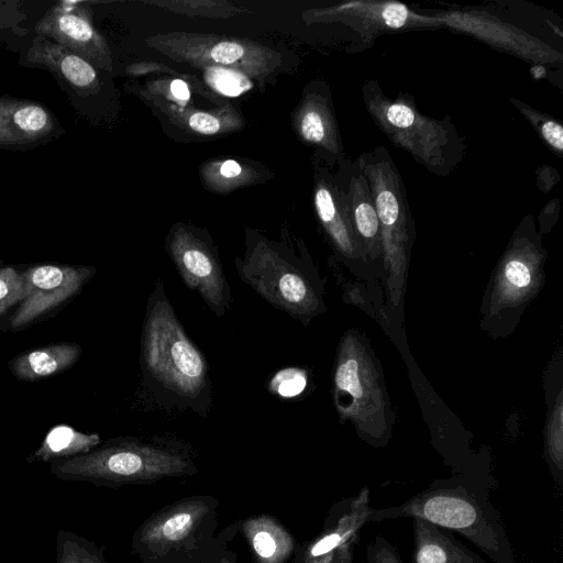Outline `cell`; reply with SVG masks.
<instances>
[{"instance_id":"cell-1","label":"cell","mask_w":563,"mask_h":563,"mask_svg":"<svg viewBox=\"0 0 563 563\" xmlns=\"http://www.w3.org/2000/svg\"><path fill=\"white\" fill-rule=\"evenodd\" d=\"M140 363L144 401L162 410L208 416L212 400L208 361L186 333L161 278L146 303Z\"/></svg>"},{"instance_id":"cell-2","label":"cell","mask_w":563,"mask_h":563,"mask_svg":"<svg viewBox=\"0 0 563 563\" xmlns=\"http://www.w3.org/2000/svg\"><path fill=\"white\" fill-rule=\"evenodd\" d=\"M490 490L484 482L457 474L434 481L400 505L372 508L368 521L419 518L460 533L494 563H516L500 512L489 499Z\"/></svg>"},{"instance_id":"cell-3","label":"cell","mask_w":563,"mask_h":563,"mask_svg":"<svg viewBox=\"0 0 563 563\" xmlns=\"http://www.w3.org/2000/svg\"><path fill=\"white\" fill-rule=\"evenodd\" d=\"M366 107L377 125L397 146L437 174H446L461 157V142L449 123L427 118L404 97L386 98L374 82L363 87Z\"/></svg>"},{"instance_id":"cell-4","label":"cell","mask_w":563,"mask_h":563,"mask_svg":"<svg viewBox=\"0 0 563 563\" xmlns=\"http://www.w3.org/2000/svg\"><path fill=\"white\" fill-rule=\"evenodd\" d=\"M236 271L240 279L268 303L305 325L322 310V285L306 258L261 246L236 261Z\"/></svg>"},{"instance_id":"cell-5","label":"cell","mask_w":563,"mask_h":563,"mask_svg":"<svg viewBox=\"0 0 563 563\" xmlns=\"http://www.w3.org/2000/svg\"><path fill=\"white\" fill-rule=\"evenodd\" d=\"M80 461L84 468L96 474L141 484L197 472L187 449L163 439H120Z\"/></svg>"},{"instance_id":"cell-6","label":"cell","mask_w":563,"mask_h":563,"mask_svg":"<svg viewBox=\"0 0 563 563\" xmlns=\"http://www.w3.org/2000/svg\"><path fill=\"white\" fill-rule=\"evenodd\" d=\"M91 267L37 265L22 273L24 298L11 318L20 328L73 297L92 275Z\"/></svg>"},{"instance_id":"cell-7","label":"cell","mask_w":563,"mask_h":563,"mask_svg":"<svg viewBox=\"0 0 563 563\" xmlns=\"http://www.w3.org/2000/svg\"><path fill=\"white\" fill-rule=\"evenodd\" d=\"M172 257L187 288L197 291L209 309L223 317L232 296L220 262L205 245L180 236L170 246Z\"/></svg>"},{"instance_id":"cell-8","label":"cell","mask_w":563,"mask_h":563,"mask_svg":"<svg viewBox=\"0 0 563 563\" xmlns=\"http://www.w3.org/2000/svg\"><path fill=\"white\" fill-rule=\"evenodd\" d=\"M64 132L45 104L0 95V150L29 151L58 139Z\"/></svg>"},{"instance_id":"cell-9","label":"cell","mask_w":563,"mask_h":563,"mask_svg":"<svg viewBox=\"0 0 563 563\" xmlns=\"http://www.w3.org/2000/svg\"><path fill=\"white\" fill-rule=\"evenodd\" d=\"M372 508L369 489L366 486L355 496L333 505L321 533L303 549L301 563H334L335 553L340 548L349 543H358L361 530L369 522Z\"/></svg>"},{"instance_id":"cell-10","label":"cell","mask_w":563,"mask_h":563,"mask_svg":"<svg viewBox=\"0 0 563 563\" xmlns=\"http://www.w3.org/2000/svg\"><path fill=\"white\" fill-rule=\"evenodd\" d=\"M209 510L207 501L200 498L170 506L155 515L141 530V547L147 554L159 556L183 550L198 534Z\"/></svg>"},{"instance_id":"cell-11","label":"cell","mask_w":563,"mask_h":563,"mask_svg":"<svg viewBox=\"0 0 563 563\" xmlns=\"http://www.w3.org/2000/svg\"><path fill=\"white\" fill-rule=\"evenodd\" d=\"M85 2L58 1L35 24V34L62 45L89 64L96 63L102 44Z\"/></svg>"},{"instance_id":"cell-12","label":"cell","mask_w":563,"mask_h":563,"mask_svg":"<svg viewBox=\"0 0 563 563\" xmlns=\"http://www.w3.org/2000/svg\"><path fill=\"white\" fill-rule=\"evenodd\" d=\"M19 64L51 73L69 97L85 96L97 84L93 65L62 45L37 35L20 54Z\"/></svg>"},{"instance_id":"cell-13","label":"cell","mask_w":563,"mask_h":563,"mask_svg":"<svg viewBox=\"0 0 563 563\" xmlns=\"http://www.w3.org/2000/svg\"><path fill=\"white\" fill-rule=\"evenodd\" d=\"M412 563H488L454 532L413 518Z\"/></svg>"},{"instance_id":"cell-14","label":"cell","mask_w":563,"mask_h":563,"mask_svg":"<svg viewBox=\"0 0 563 563\" xmlns=\"http://www.w3.org/2000/svg\"><path fill=\"white\" fill-rule=\"evenodd\" d=\"M81 349L75 343H59L35 349L19 355L11 364L20 379L34 380L58 374L70 367Z\"/></svg>"},{"instance_id":"cell-15","label":"cell","mask_w":563,"mask_h":563,"mask_svg":"<svg viewBox=\"0 0 563 563\" xmlns=\"http://www.w3.org/2000/svg\"><path fill=\"white\" fill-rule=\"evenodd\" d=\"M346 205L357 241L375 247L380 241L379 222L368 181L358 164L356 174L351 178Z\"/></svg>"},{"instance_id":"cell-16","label":"cell","mask_w":563,"mask_h":563,"mask_svg":"<svg viewBox=\"0 0 563 563\" xmlns=\"http://www.w3.org/2000/svg\"><path fill=\"white\" fill-rule=\"evenodd\" d=\"M314 203L320 220L325 225L338 249L347 256L355 255L358 241L349 216L346 198L345 207L341 209L336 205L331 190L327 187H320L316 191Z\"/></svg>"},{"instance_id":"cell-17","label":"cell","mask_w":563,"mask_h":563,"mask_svg":"<svg viewBox=\"0 0 563 563\" xmlns=\"http://www.w3.org/2000/svg\"><path fill=\"white\" fill-rule=\"evenodd\" d=\"M252 549L258 563H283L294 547L286 532L269 520H256L250 525Z\"/></svg>"},{"instance_id":"cell-18","label":"cell","mask_w":563,"mask_h":563,"mask_svg":"<svg viewBox=\"0 0 563 563\" xmlns=\"http://www.w3.org/2000/svg\"><path fill=\"white\" fill-rule=\"evenodd\" d=\"M344 8L354 11L363 22H369V26L378 29H400L415 18L406 5L398 2H353Z\"/></svg>"},{"instance_id":"cell-19","label":"cell","mask_w":563,"mask_h":563,"mask_svg":"<svg viewBox=\"0 0 563 563\" xmlns=\"http://www.w3.org/2000/svg\"><path fill=\"white\" fill-rule=\"evenodd\" d=\"M98 442V434H85L68 426H57L47 434L43 450L52 454L65 451H84Z\"/></svg>"},{"instance_id":"cell-20","label":"cell","mask_w":563,"mask_h":563,"mask_svg":"<svg viewBox=\"0 0 563 563\" xmlns=\"http://www.w3.org/2000/svg\"><path fill=\"white\" fill-rule=\"evenodd\" d=\"M27 14L19 0H0V45L9 37H25L30 34L23 23Z\"/></svg>"},{"instance_id":"cell-21","label":"cell","mask_w":563,"mask_h":563,"mask_svg":"<svg viewBox=\"0 0 563 563\" xmlns=\"http://www.w3.org/2000/svg\"><path fill=\"white\" fill-rule=\"evenodd\" d=\"M206 79L217 91L229 97H236L252 86L242 74L220 67L208 68Z\"/></svg>"},{"instance_id":"cell-22","label":"cell","mask_w":563,"mask_h":563,"mask_svg":"<svg viewBox=\"0 0 563 563\" xmlns=\"http://www.w3.org/2000/svg\"><path fill=\"white\" fill-rule=\"evenodd\" d=\"M306 386V373L297 367H287L275 373L268 382L267 389L276 396L292 398L301 394Z\"/></svg>"},{"instance_id":"cell-23","label":"cell","mask_w":563,"mask_h":563,"mask_svg":"<svg viewBox=\"0 0 563 563\" xmlns=\"http://www.w3.org/2000/svg\"><path fill=\"white\" fill-rule=\"evenodd\" d=\"M527 119L538 129L543 141L554 151L562 153L563 128L552 118L540 114L528 107L517 106Z\"/></svg>"},{"instance_id":"cell-24","label":"cell","mask_w":563,"mask_h":563,"mask_svg":"<svg viewBox=\"0 0 563 563\" xmlns=\"http://www.w3.org/2000/svg\"><path fill=\"white\" fill-rule=\"evenodd\" d=\"M24 298L22 274L12 267L0 268V313L21 302Z\"/></svg>"},{"instance_id":"cell-25","label":"cell","mask_w":563,"mask_h":563,"mask_svg":"<svg viewBox=\"0 0 563 563\" xmlns=\"http://www.w3.org/2000/svg\"><path fill=\"white\" fill-rule=\"evenodd\" d=\"M365 563H402L398 550L383 536L366 545Z\"/></svg>"},{"instance_id":"cell-26","label":"cell","mask_w":563,"mask_h":563,"mask_svg":"<svg viewBox=\"0 0 563 563\" xmlns=\"http://www.w3.org/2000/svg\"><path fill=\"white\" fill-rule=\"evenodd\" d=\"M504 276L510 289L515 290L526 288L531 282V272L529 266L518 258L507 262Z\"/></svg>"},{"instance_id":"cell-27","label":"cell","mask_w":563,"mask_h":563,"mask_svg":"<svg viewBox=\"0 0 563 563\" xmlns=\"http://www.w3.org/2000/svg\"><path fill=\"white\" fill-rule=\"evenodd\" d=\"M301 134L312 143H321L327 135L325 123L322 115L314 110L308 111L301 120Z\"/></svg>"},{"instance_id":"cell-28","label":"cell","mask_w":563,"mask_h":563,"mask_svg":"<svg viewBox=\"0 0 563 563\" xmlns=\"http://www.w3.org/2000/svg\"><path fill=\"white\" fill-rule=\"evenodd\" d=\"M243 47L234 42H221L210 52L212 59L220 64H232L243 55Z\"/></svg>"},{"instance_id":"cell-29","label":"cell","mask_w":563,"mask_h":563,"mask_svg":"<svg viewBox=\"0 0 563 563\" xmlns=\"http://www.w3.org/2000/svg\"><path fill=\"white\" fill-rule=\"evenodd\" d=\"M189 125L196 132L202 134H214L220 129L219 120L208 113L196 112L189 118Z\"/></svg>"},{"instance_id":"cell-30","label":"cell","mask_w":563,"mask_h":563,"mask_svg":"<svg viewBox=\"0 0 563 563\" xmlns=\"http://www.w3.org/2000/svg\"><path fill=\"white\" fill-rule=\"evenodd\" d=\"M170 91L175 98L183 100V101L188 100L190 97V91L188 89V86L181 79H175L172 81Z\"/></svg>"},{"instance_id":"cell-31","label":"cell","mask_w":563,"mask_h":563,"mask_svg":"<svg viewBox=\"0 0 563 563\" xmlns=\"http://www.w3.org/2000/svg\"><path fill=\"white\" fill-rule=\"evenodd\" d=\"M355 543H349L340 548L334 556V563H354L353 562V548Z\"/></svg>"},{"instance_id":"cell-32","label":"cell","mask_w":563,"mask_h":563,"mask_svg":"<svg viewBox=\"0 0 563 563\" xmlns=\"http://www.w3.org/2000/svg\"><path fill=\"white\" fill-rule=\"evenodd\" d=\"M241 172V166L233 159L225 161L220 167L221 175L227 178L236 177Z\"/></svg>"}]
</instances>
